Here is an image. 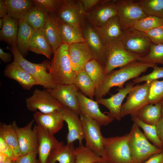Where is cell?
<instances>
[{"label": "cell", "instance_id": "2", "mask_svg": "<svg viewBox=\"0 0 163 163\" xmlns=\"http://www.w3.org/2000/svg\"><path fill=\"white\" fill-rule=\"evenodd\" d=\"M69 45L62 43L54 53L49 72L57 84H74L76 74L73 70L68 54Z\"/></svg>", "mask_w": 163, "mask_h": 163}, {"label": "cell", "instance_id": "52", "mask_svg": "<svg viewBox=\"0 0 163 163\" xmlns=\"http://www.w3.org/2000/svg\"><path fill=\"white\" fill-rule=\"evenodd\" d=\"M7 8L4 0H0V17L3 18L7 14Z\"/></svg>", "mask_w": 163, "mask_h": 163}, {"label": "cell", "instance_id": "47", "mask_svg": "<svg viewBox=\"0 0 163 163\" xmlns=\"http://www.w3.org/2000/svg\"><path fill=\"white\" fill-rule=\"evenodd\" d=\"M0 153L7 156L10 160L15 161V157L12 149L4 140L0 136Z\"/></svg>", "mask_w": 163, "mask_h": 163}, {"label": "cell", "instance_id": "27", "mask_svg": "<svg viewBox=\"0 0 163 163\" xmlns=\"http://www.w3.org/2000/svg\"><path fill=\"white\" fill-rule=\"evenodd\" d=\"M28 50L37 54L44 55L50 59L53 53L43 30L35 31L30 42Z\"/></svg>", "mask_w": 163, "mask_h": 163}, {"label": "cell", "instance_id": "53", "mask_svg": "<svg viewBox=\"0 0 163 163\" xmlns=\"http://www.w3.org/2000/svg\"><path fill=\"white\" fill-rule=\"evenodd\" d=\"M11 160L5 155L0 153V163H4Z\"/></svg>", "mask_w": 163, "mask_h": 163}, {"label": "cell", "instance_id": "51", "mask_svg": "<svg viewBox=\"0 0 163 163\" xmlns=\"http://www.w3.org/2000/svg\"><path fill=\"white\" fill-rule=\"evenodd\" d=\"M0 58L5 63L8 62L11 60V54L9 53L5 52L2 49L0 48Z\"/></svg>", "mask_w": 163, "mask_h": 163}, {"label": "cell", "instance_id": "28", "mask_svg": "<svg viewBox=\"0 0 163 163\" xmlns=\"http://www.w3.org/2000/svg\"><path fill=\"white\" fill-rule=\"evenodd\" d=\"M8 10L7 15L19 20L22 19L35 5L33 0H4Z\"/></svg>", "mask_w": 163, "mask_h": 163}, {"label": "cell", "instance_id": "8", "mask_svg": "<svg viewBox=\"0 0 163 163\" xmlns=\"http://www.w3.org/2000/svg\"><path fill=\"white\" fill-rule=\"evenodd\" d=\"M119 39L127 50L141 57L148 54L152 44L144 32L133 27L123 30Z\"/></svg>", "mask_w": 163, "mask_h": 163}, {"label": "cell", "instance_id": "34", "mask_svg": "<svg viewBox=\"0 0 163 163\" xmlns=\"http://www.w3.org/2000/svg\"><path fill=\"white\" fill-rule=\"evenodd\" d=\"M0 136L11 148L16 158L22 155L17 134L12 124H7L0 123Z\"/></svg>", "mask_w": 163, "mask_h": 163}, {"label": "cell", "instance_id": "11", "mask_svg": "<svg viewBox=\"0 0 163 163\" xmlns=\"http://www.w3.org/2000/svg\"><path fill=\"white\" fill-rule=\"evenodd\" d=\"M85 141V146L101 157L104 154L103 139L100 126L86 115H80Z\"/></svg>", "mask_w": 163, "mask_h": 163}, {"label": "cell", "instance_id": "50", "mask_svg": "<svg viewBox=\"0 0 163 163\" xmlns=\"http://www.w3.org/2000/svg\"><path fill=\"white\" fill-rule=\"evenodd\" d=\"M155 127L158 136L163 143V118L162 117Z\"/></svg>", "mask_w": 163, "mask_h": 163}, {"label": "cell", "instance_id": "21", "mask_svg": "<svg viewBox=\"0 0 163 163\" xmlns=\"http://www.w3.org/2000/svg\"><path fill=\"white\" fill-rule=\"evenodd\" d=\"M64 108L48 113L36 112L33 115L34 119L37 125L54 135L63 127Z\"/></svg>", "mask_w": 163, "mask_h": 163}, {"label": "cell", "instance_id": "39", "mask_svg": "<svg viewBox=\"0 0 163 163\" xmlns=\"http://www.w3.org/2000/svg\"><path fill=\"white\" fill-rule=\"evenodd\" d=\"M75 163H94L104 161L100 156L94 152L83 144L79 145L75 149Z\"/></svg>", "mask_w": 163, "mask_h": 163}, {"label": "cell", "instance_id": "45", "mask_svg": "<svg viewBox=\"0 0 163 163\" xmlns=\"http://www.w3.org/2000/svg\"><path fill=\"white\" fill-rule=\"evenodd\" d=\"M155 44H163V25L144 32Z\"/></svg>", "mask_w": 163, "mask_h": 163}, {"label": "cell", "instance_id": "31", "mask_svg": "<svg viewBox=\"0 0 163 163\" xmlns=\"http://www.w3.org/2000/svg\"><path fill=\"white\" fill-rule=\"evenodd\" d=\"M59 23L62 43L69 45L85 42L83 31L65 23L59 18Z\"/></svg>", "mask_w": 163, "mask_h": 163}, {"label": "cell", "instance_id": "20", "mask_svg": "<svg viewBox=\"0 0 163 163\" xmlns=\"http://www.w3.org/2000/svg\"><path fill=\"white\" fill-rule=\"evenodd\" d=\"M68 54L72 68L76 74L83 69L87 63L93 59L91 51L85 42L69 45Z\"/></svg>", "mask_w": 163, "mask_h": 163}, {"label": "cell", "instance_id": "13", "mask_svg": "<svg viewBox=\"0 0 163 163\" xmlns=\"http://www.w3.org/2000/svg\"><path fill=\"white\" fill-rule=\"evenodd\" d=\"M117 15L116 0H102L95 7L86 13V22L94 27H100Z\"/></svg>", "mask_w": 163, "mask_h": 163}, {"label": "cell", "instance_id": "41", "mask_svg": "<svg viewBox=\"0 0 163 163\" xmlns=\"http://www.w3.org/2000/svg\"><path fill=\"white\" fill-rule=\"evenodd\" d=\"M138 61L163 66V44L152 43L148 54L145 56L140 57Z\"/></svg>", "mask_w": 163, "mask_h": 163}, {"label": "cell", "instance_id": "9", "mask_svg": "<svg viewBox=\"0 0 163 163\" xmlns=\"http://www.w3.org/2000/svg\"><path fill=\"white\" fill-rule=\"evenodd\" d=\"M117 16L122 30L133 27L135 22L146 16L138 1L116 0Z\"/></svg>", "mask_w": 163, "mask_h": 163}, {"label": "cell", "instance_id": "29", "mask_svg": "<svg viewBox=\"0 0 163 163\" xmlns=\"http://www.w3.org/2000/svg\"><path fill=\"white\" fill-rule=\"evenodd\" d=\"M19 22L16 44L18 50L24 56L28 53V46L35 30L23 19Z\"/></svg>", "mask_w": 163, "mask_h": 163}, {"label": "cell", "instance_id": "37", "mask_svg": "<svg viewBox=\"0 0 163 163\" xmlns=\"http://www.w3.org/2000/svg\"><path fill=\"white\" fill-rule=\"evenodd\" d=\"M131 117L133 123L142 129L144 135L148 140L156 147L163 149V143L158 136L155 126L146 124L136 116H131Z\"/></svg>", "mask_w": 163, "mask_h": 163}, {"label": "cell", "instance_id": "14", "mask_svg": "<svg viewBox=\"0 0 163 163\" xmlns=\"http://www.w3.org/2000/svg\"><path fill=\"white\" fill-rule=\"evenodd\" d=\"M78 89L73 84H57L55 88L46 90L64 107L69 108L79 115L81 112L77 97Z\"/></svg>", "mask_w": 163, "mask_h": 163}, {"label": "cell", "instance_id": "49", "mask_svg": "<svg viewBox=\"0 0 163 163\" xmlns=\"http://www.w3.org/2000/svg\"><path fill=\"white\" fill-rule=\"evenodd\" d=\"M142 163H163V151L152 156Z\"/></svg>", "mask_w": 163, "mask_h": 163}, {"label": "cell", "instance_id": "26", "mask_svg": "<svg viewBox=\"0 0 163 163\" xmlns=\"http://www.w3.org/2000/svg\"><path fill=\"white\" fill-rule=\"evenodd\" d=\"M75 149L73 143L65 145L62 142L59 143L50 155L47 163H75Z\"/></svg>", "mask_w": 163, "mask_h": 163}, {"label": "cell", "instance_id": "6", "mask_svg": "<svg viewBox=\"0 0 163 163\" xmlns=\"http://www.w3.org/2000/svg\"><path fill=\"white\" fill-rule=\"evenodd\" d=\"M105 46V75L115 68H121L132 62L138 61L141 57L127 50L119 39L109 43Z\"/></svg>", "mask_w": 163, "mask_h": 163}, {"label": "cell", "instance_id": "30", "mask_svg": "<svg viewBox=\"0 0 163 163\" xmlns=\"http://www.w3.org/2000/svg\"><path fill=\"white\" fill-rule=\"evenodd\" d=\"M0 31V40L10 45L16 44L19 27V20L6 15Z\"/></svg>", "mask_w": 163, "mask_h": 163}, {"label": "cell", "instance_id": "10", "mask_svg": "<svg viewBox=\"0 0 163 163\" xmlns=\"http://www.w3.org/2000/svg\"><path fill=\"white\" fill-rule=\"evenodd\" d=\"M27 109L32 112L48 113L61 109L64 107L46 90L35 89L30 97L26 99Z\"/></svg>", "mask_w": 163, "mask_h": 163}, {"label": "cell", "instance_id": "3", "mask_svg": "<svg viewBox=\"0 0 163 163\" xmlns=\"http://www.w3.org/2000/svg\"><path fill=\"white\" fill-rule=\"evenodd\" d=\"M9 49L13 56V61L33 77L37 85H41L46 89L56 87L57 84L49 70L50 62L45 60L41 63L36 64L29 61L19 52L16 44L11 45Z\"/></svg>", "mask_w": 163, "mask_h": 163}, {"label": "cell", "instance_id": "36", "mask_svg": "<svg viewBox=\"0 0 163 163\" xmlns=\"http://www.w3.org/2000/svg\"><path fill=\"white\" fill-rule=\"evenodd\" d=\"M84 69L94 83L96 88L98 87L105 78V67L92 59L87 63Z\"/></svg>", "mask_w": 163, "mask_h": 163}, {"label": "cell", "instance_id": "16", "mask_svg": "<svg viewBox=\"0 0 163 163\" xmlns=\"http://www.w3.org/2000/svg\"><path fill=\"white\" fill-rule=\"evenodd\" d=\"M77 97L81 113L88 116L100 126H107L114 120L101 112L96 101L80 92L77 93Z\"/></svg>", "mask_w": 163, "mask_h": 163}, {"label": "cell", "instance_id": "32", "mask_svg": "<svg viewBox=\"0 0 163 163\" xmlns=\"http://www.w3.org/2000/svg\"><path fill=\"white\" fill-rule=\"evenodd\" d=\"M49 14L43 8L35 5L22 19L35 30H43Z\"/></svg>", "mask_w": 163, "mask_h": 163}, {"label": "cell", "instance_id": "18", "mask_svg": "<svg viewBox=\"0 0 163 163\" xmlns=\"http://www.w3.org/2000/svg\"><path fill=\"white\" fill-rule=\"evenodd\" d=\"M38 163H47L48 159L59 142L54 135L42 127L36 125Z\"/></svg>", "mask_w": 163, "mask_h": 163}, {"label": "cell", "instance_id": "35", "mask_svg": "<svg viewBox=\"0 0 163 163\" xmlns=\"http://www.w3.org/2000/svg\"><path fill=\"white\" fill-rule=\"evenodd\" d=\"M74 84L84 95L93 99L95 95L96 87L90 77L83 69L76 74Z\"/></svg>", "mask_w": 163, "mask_h": 163}, {"label": "cell", "instance_id": "19", "mask_svg": "<svg viewBox=\"0 0 163 163\" xmlns=\"http://www.w3.org/2000/svg\"><path fill=\"white\" fill-rule=\"evenodd\" d=\"M134 84L130 82L125 88H120L118 92L107 98L96 99L98 104H102L109 110L107 115L117 121L121 120V110L122 102L126 96L133 87Z\"/></svg>", "mask_w": 163, "mask_h": 163}, {"label": "cell", "instance_id": "17", "mask_svg": "<svg viewBox=\"0 0 163 163\" xmlns=\"http://www.w3.org/2000/svg\"><path fill=\"white\" fill-rule=\"evenodd\" d=\"M83 34L85 42L91 51L93 59L105 67V46L100 37L94 27L87 23L83 30Z\"/></svg>", "mask_w": 163, "mask_h": 163}, {"label": "cell", "instance_id": "33", "mask_svg": "<svg viewBox=\"0 0 163 163\" xmlns=\"http://www.w3.org/2000/svg\"><path fill=\"white\" fill-rule=\"evenodd\" d=\"M161 103L148 104L142 108L136 115L143 122L156 126L161 117Z\"/></svg>", "mask_w": 163, "mask_h": 163}, {"label": "cell", "instance_id": "4", "mask_svg": "<svg viewBox=\"0 0 163 163\" xmlns=\"http://www.w3.org/2000/svg\"><path fill=\"white\" fill-rule=\"evenodd\" d=\"M129 134L104 137L103 158L107 163H133L129 145Z\"/></svg>", "mask_w": 163, "mask_h": 163}, {"label": "cell", "instance_id": "25", "mask_svg": "<svg viewBox=\"0 0 163 163\" xmlns=\"http://www.w3.org/2000/svg\"><path fill=\"white\" fill-rule=\"evenodd\" d=\"M94 28L105 45L119 39L123 32L117 15L110 19L102 26Z\"/></svg>", "mask_w": 163, "mask_h": 163}, {"label": "cell", "instance_id": "38", "mask_svg": "<svg viewBox=\"0 0 163 163\" xmlns=\"http://www.w3.org/2000/svg\"><path fill=\"white\" fill-rule=\"evenodd\" d=\"M138 2L146 16L163 19V0H140Z\"/></svg>", "mask_w": 163, "mask_h": 163}, {"label": "cell", "instance_id": "24", "mask_svg": "<svg viewBox=\"0 0 163 163\" xmlns=\"http://www.w3.org/2000/svg\"><path fill=\"white\" fill-rule=\"evenodd\" d=\"M43 30L54 53L62 43L56 13L49 14Z\"/></svg>", "mask_w": 163, "mask_h": 163}, {"label": "cell", "instance_id": "46", "mask_svg": "<svg viewBox=\"0 0 163 163\" xmlns=\"http://www.w3.org/2000/svg\"><path fill=\"white\" fill-rule=\"evenodd\" d=\"M37 149L27 154L18 157L16 160L17 163H38L36 159Z\"/></svg>", "mask_w": 163, "mask_h": 163}, {"label": "cell", "instance_id": "42", "mask_svg": "<svg viewBox=\"0 0 163 163\" xmlns=\"http://www.w3.org/2000/svg\"><path fill=\"white\" fill-rule=\"evenodd\" d=\"M163 101V80L151 82L148 104H154Z\"/></svg>", "mask_w": 163, "mask_h": 163}, {"label": "cell", "instance_id": "43", "mask_svg": "<svg viewBox=\"0 0 163 163\" xmlns=\"http://www.w3.org/2000/svg\"><path fill=\"white\" fill-rule=\"evenodd\" d=\"M63 0H34L35 4L43 8L49 13H57Z\"/></svg>", "mask_w": 163, "mask_h": 163}, {"label": "cell", "instance_id": "7", "mask_svg": "<svg viewBox=\"0 0 163 163\" xmlns=\"http://www.w3.org/2000/svg\"><path fill=\"white\" fill-rule=\"evenodd\" d=\"M151 82L134 86L128 94L126 101L122 105L121 116H136L144 106L148 104Z\"/></svg>", "mask_w": 163, "mask_h": 163}, {"label": "cell", "instance_id": "15", "mask_svg": "<svg viewBox=\"0 0 163 163\" xmlns=\"http://www.w3.org/2000/svg\"><path fill=\"white\" fill-rule=\"evenodd\" d=\"M34 121L33 119L22 127L18 126L15 121H14L12 124L17 134L19 147L22 155L37 149L36 125L34 126L33 129L32 128Z\"/></svg>", "mask_w": 163, "mask_h": 163}, {"label": "cell", "instance_id": "23", "mask_svg": "<svg viewBox=\"0 0 163 163\" xmlns=\"http://www.w3.org/2000/svg\"><path fill=\"white\" fill-rule=\"evenodd\" d=\"M4 74L6 77L16 81L25 90H30L37 85L33 77L14 61L6 66Z\"/></svg>", "mask_w": 163, "mask_h": 163}, {"label": "cell", "instance_id": "1", "mask_svg": "<svg viewBox=\"0 0 163 163\" xmlns=\"http://www.w3.org/2000/svg\"><path fill=\"white\" fill-rule=\"evenodd\" d=\"M156 65L138 61L132 62L117 70H113L106 75L102 82L95 89L96 99L101 98L109 93L114 87L123 88L125 83L129 80L139 77L149 68H153Z\"/></svg>", "mask_w": 163, "mask_h": 163}, {"label": "cell", "instance_id": "48", "mask_svg": "<svg viewBox=\"0 0 163 163\" xmlns=\"http://www.w3.org/2000/svg\"><path fill=\"white\" fill-rule=\"evenodd\" d=\"M85 14L92 10L98 5L102 0H80Z\"/></svg>", "mask_w": 163, "mask_h": 163}, {"label": "cell", "instance_id": "58", "mask_svg": "<svg viewBox=\"0 0 163 163\" xmlns=\"http://www.w3.org/2000/svg\"></svg>", "mask_w": 163, "mask_h": 163}, {"label": "cell", "instance_id": "57", "mask_svg": "<svg viewBox=\"0 0 163 163\" xmlns=\"http://www.w3.org/2000/svg\"><path fill=\"white\" fill-rule=\"evenodd\" d=\"M94 163H107L106 162L104 161H97Z\"/></svg>", "mask_w": 163, "mask_h": 163}, {"label": "cell", "instance_id": "54", "mask_svg": "<svg viewBox=\"0 0 163 163\" xmlns=\"http://www.w3.org/2000/svg\"><path fill=\"white\" fill-rule=\"evenodd\" d=\"M3 19L2 18H0V28L2 29L3 25Z\"/></svg>", "mask_w": 163, "mask_h": 163}, {"label": "cell", "instance_id": "5", "mask_svg": "<svg viewBox=\"0 0 163 163\" xmlns=\"http://www.w3.org/2000/svg\"><path fill=\"white\" fill-rule=\"evenodd\" d=\"M129 134V145L133 163H142L163 151L150 143L140 127L134 123Z\"/></svg>", "mask_w": 163, "mask_h": 163}, {"label": "cell", "instance_id": "56", "mask_svg": "<svg viewBox=\"0 0 163 163\" xmlns=\"http://www.w3.org/2000/svg\"><path fill=\"white\" fill-rule=\"evenodd\" d=\"M4 163H17L16 160L13 161V160H10L7 161Z\"/></svg>", "mask_w": 163, "mask_h": 163}, {"label": "cell", "instance_id": "22", "mask_svg": "<svg viewBox=\"0 0 163 163\" xmlns=\"http://www.w3.org/2000/svg\"><path fill=\"white\" fill-rule=\"evenodd\" d=\"M63 119L66 123L68 132L66 136L67 143L78 140L79 145L82 144L84 139L82 125L79 115L67 107L64 109Z\"/></svg>", "mask_w": 163, "mask_h": 163}, {"label": "cell", "instance_id": "55", "mask_svg": "<svg viewBox=\"0 0 163 163\" xmlns=\"http://www.w3.org/2000/svg\"><path fill=\"white\" fill-rule=\"evenodd\" d=\"M161 103V117L163 118V101H162Z\"/></svg>", "mask_w": 163, "mask_h": 163}, {"label": "cell", "instance_id": "12", "mask_svg": "<svg viewBox=\"0 0 163 163\" xmlns=\"http://www.w3.org/2000/svg\"><path fill=\"white\" fill-rule=\"evenodd\" d=\"M56 14L60 19L83 31L86 22L85 13L80 0H63Z\"/></svg>", "mask_w": 163, "mask_h": 163}, {"label": "cell", "instance_id": "40", "mask_svg": "<svg viewBox=\"0 0 163 163\" xmlns=\"http://www.w3.org/2000/svg\"><path fill=\"white\" fill-rule=\"evenodd\" d=\"M163 25V19L154 16H146L137 21L133 27L139 31L145 32Z\"/></svg>", "mask_w": 163, "mask_h": 163}, {"label": "cell", "instance_id": "44", "mask_svg": "<svg viewBox=\"0 0 163 163\" xmlns=\"http://www.w3.org/2000/svg\"><path fill=\"white\" fill-rule=\"evenodd\" d=\"M153 69L152 71L148 74L133 79V83L135 84L143 82H152L163 78V67H159L156 65Z\"/></svg>", "mask_w": 163, "mask_h": 163}]
</instances>
